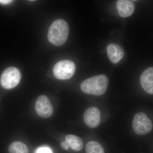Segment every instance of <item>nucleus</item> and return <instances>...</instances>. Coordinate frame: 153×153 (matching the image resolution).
Instances as JSON below:
<instances>
[{"mask_svg": "<svg viewBox=\"0 0 153 153\" xmlns=\"http://www.w3.org/2000/svg\"><path fill=\"white\" fill-rule=\"evenodd\" d=\"M108 83L107 76L104 74H100L85 79L81 83L80 88L87 94L100 96L105 93Z\"/></svg>", "mask_w": 153, "mask_h": 153, "instance_id": "1", "label": "nucleus"}, {"mask_svg": "<svg viewBox=\"0 0 153 153\" xmlns=\"http://www.w3.org/2000/svg\"><path fill=\"white\" fill-rule=\"evenodd\" d=\"M69 32L68 23L63 19H57L53 22L49 27L48 40L55 46H62L67 40Z\"/></svg>", "mask_w": 153, "mask_h": 153, "instance_id": "2", "label": "nucleus"}, {"mask_svg": "<svg viewBox=\"0 0 153 153\" xmlns=\"http://www.w3.org/2000/svg\"><path fill=\"white\" fill-rule=\"evenodd\" d=\"M76 66L74 62L63 60L56 63L53 68V74L57 79L66 80L71 78L75 73Z\"/></svg>", "mask_w": 153, "mask_h": 153, "instance_id": "3", "label": "nucleus"}, {"mask_svg": "<svg viewBox=\"0 0 153 153\" xmlns=\"http://www.w3.org/2000/svg\"><path fill=\"white\" fill-rule=\"evenodd\" d=\"M134 131L139 135H144L150 132L153 125L146 114L143 112L137 114L134 117L132 122Z\"/></svg>", "mask_w": 153, "mask_h": 153, "instance_id": "4", "label": "nucleus"}, {"mask_svg": "<svg viewBox=\"0 0 153 153\" xmlns=\"http://www.w3.org/2000/svg\"><path fill=\"white\" fill-rule=\"evenodd\" d=\"M21 78L22 74L19 69L15 67H9L2 74L1 85L6 89L14 88L19 84Z\"/></svg>", "mask_w": 153, "mask_h": 153, "instance_id": "5", "label": "nucleus"}, {"mask_svg": "<svg viewBox=\"0 0 153 153\" xmlns=\"http://www.w3.org/2000/svg\"><path fill=\"white\" fill-rule=\"evenodd\" d=\"M37 114L42 118H48L53 112V108L50 100L45 95L40 96L37 98L35 106Z\"/></svg>", "mask_w": 153, "mask_h": 153, "instance_id": "6", "label": "nucleus"}, {"mask_svg": "<svg viewBox=\"0 0 153 153\" xmlns=\"http://www.w3.org/2000/svg\"><path fill=\"white\" fill-rule=\"evenodd\" d=\"M83 119L85 125L88 127H97L100 123V110L96 107L89 108L84 113Z\"/></svg>", "mask_w": 153, "mask_h": 153, "instance_id": "7", "label": "nucleus"}, {"mask_svg": "<svg viewBox=\"0 0 153 153\" xmlns=\"http://www.w3.org/2000/svg\"><path fill=\"white\" fill-rule=\"evenodd\" d=\"M141 85L144 90L150 94H153V68H147L143 72L140 78Z\"/></svg>", "mask_w": 153, "mask_h": 153, "instance_id": "8", "label": "nucleus"}, {"mask_svg": "<svg viewBox=\"0 0 153 153\" xmlns=\"http://www.w3.org/2000/svg\"><path fill=\"white\" fill-rule=\"evenodd\" d=\"M107 52L110 60L113 63H118L124 55V51L122 47L114 43L108 46Z\"/></svg>", "mask_w": 153, "mask_h": 153, "instance_id": "9", "label": "nucleus"}, {"mask_svg": "<svg viewBox=\"0 0 153 153\" xmlns=\"http://www.w3.org/2000/svg\"><path fill=\"white\" fill-rule=\"evenodd\" d=\"M116 6L119 14L123 18L130 16L134 10V5L130 1L119 0L117 2Z\"/></svg>", "mask_w": 153, "mask_h": 153, "instance_id": "10", "label": "nucleus"}, {"mask_svg": "<svg viewBox=\"0 0 153 153\" xmlns=\"http://www.w3.org/2000/svg\"><path fill=\"white\" fill-rule=\"evenodd\" d=\"M69 147L74 151H79L83 148V144L82 139L74 135H68L66 137V141Z\"/></svg>", "mask_w": 153, "mask_h": 153, "instance_id": "11", "label": "nucleus"}, {"mask_svg": "<svg viewBox=\"0 0 153 153\" xmlns=\"http://www.w3.org/2000/svg\"><path fill=\"white\" fill-rule=\"evenodd\" d=\"M10 153H29V150L27 146L21 142L16 141L9 146Z\"/></svg>", "mask_w": 153, "mask_h": 153, "instance_id": "12", "label": "nucleus"}, {"mask_svg": "<svg viewBox=\"0 0 153 153\" xmlns=\"http://www.w3.org/2000/svg\"><path fill=\"white\" fill-rule=\"evenodd\" d=\"M86 153H105L104 149L99 143L96 141L89 142L85 146Z\"/></svg>", "mask_w": 153, "mask_h": 153, "instance_id": "13", "label": "nucleus"}, {"mask_svg": "<svg viewBox=\"0 0 153 153\" xmlns=\"http://www.w3.org/2000/svg\"><path fill=\"white\" fill-rule=\"evenodd\" d=\"M36 153H52L51 149L47 147H41L38 148Z\"/></svg>", "mask_w": 153, "mask_h": 153, "instance_id": "14", "label": "nucleus"}, {"mask_svg": "<svg viewBox=\"0 0 153 153\" xmlns=\"http://www.w3.org/2000/svg\"><path fill=\"white\" fill-rule=\"evenodd\" d=\"M60 145H61V147L65 150H68V148L69 147L68 144L66 141L62 142Z\"/></svg>", "mask_w": 153, "mask_h": 153, "instance_id": "15", "label": "nucleus"}, {"mask_svg": "<svg viewBox=\"0 0 153 153\" xmlns=\"http://www.w3.org/2000/svg\"><path fill=\"white\" fill-rule=\"evenodd\" d=\"M13 1L10 0H0V3L3 4H10Z\"/></svg>", "mask_w": 153, "mask_h": 153, "instance_id": "16", "label": "nucleus"}]
</instances>
